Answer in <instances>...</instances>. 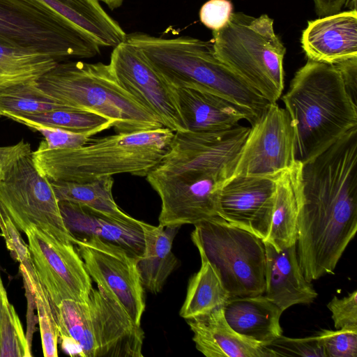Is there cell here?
I'll list each match as a JSON object with an SVG mask.
<instances>
[{"mask_svg":"<svg viewBox=\"0 0 357 357\" xmlns=\"http://www.w3.org/2000/svg\"><path fill=\"white\" fill-rule=\"evenodd\" d=\"M297 227L305 278L333 274L357 231V127L302 164Z\"/></svg>","mask_w":357,"mask_h":357,"instance_id":"cell-1","label":"cell"},{"mask_svg":"<svg viewBox=\"0 0 357 357\" xmlns=\"http://www.w3.org/2000/svg\"><path fill=\"white\" fill-rule=\"evenodd\" d=\"M250 129L174 132L167 152L146 176L161 200L160 225H195L218 216L220 190L233 174Z\"/></svg>","mask_w":357,"mask_h":357,"instance_id":"cell-2","label":"cell"},{"mask_svg":"<svg viewBox=\"0 0 357 357\" xmlns=\"http://www.w3.org/2000/svg\"><path fill=\"white\" fill-rule=\"evenodd\" d=\"M282 100L294 132L296 159L302 164L357 127L356 102L334 64L308 59Z\"/></svg>","mask_w":357,"mask_h":357,"instance_id":"cell-3","label":"cell"},{"mask_svg":"<svg viewBox=\"0 0 357 357\" xmlns=\"http://www.w3.org/2000/svg\"><path fill=\"white\" fill-rule=\"evenodd\" d=\"M155 70L174 88L207 91L233 103L252 124L270 102L215 56L211 41L190 36L160 38L144 33L126 35Z\"/></svg>","mask_w":357,"mask_h":357,"instance_id":"cell-4","label":"cell"},{"mask_svg":"<svg viewBox=\"0 0 357 357\" xmlns=\"http://www.w3.org/2000/svg\"><path fill=\"white\" fill-rule=\"evenodd\" d=\"M174 135L166 127L116 132L66 149H50L43 141L32 158L50 181L81 182L124 173L146 176L167 152Z\"/></svg>","mask_w":357,"mask_h":357,"instance_id":"cell-5","label":"cell"},{"mask_svg":"<svg viewBox=\"0 0 357 357\" xmlns=\"http://www.w3.org/2000/svg\"><path fill=\"white\" fill-rule=\"evenodd\" d=\"M36 82L59 104L93 112L111 121L116 132L164 127L153 113L119 84L109 64L59 61Z\"/></svg>","mask_w":357,"mask_h":357,"instance_id":"cell-6","label":"cell"},{"mask_svg":"<svg viewBox=\"0 0 357 357\" xmlns=\"http://www.w3.org/2000/svg\"><path fill=\"white\" fill-rule=\"evenodd\" d=\"M212 35L216 57L270 103L277 102L284 86L286 48L275 33L273 20L232 13Z\"/></svg>","mask_w":357,"mask_h":357,"instance_id":"cell-7","label":"cell"},{"mask_svg":"<svg viewBox=\"0 0 357 357\" xmlns=\"http://www.w3.org/2000/svg\"><path fill=\"white\" fill-rule=\"evenodd\" d=\"M0 43L36 50L58 62L93 57L100 46L40 0H0Z\"/></svg>","mask_w":357,"mask_h":357,"instance_id":"cell-8","label":"cell"},{"mask_svg":"<svg viewBox=\"0 0 357 357\" xmlns=\"http://www.w3.org/2000/svg\"><path fill=\"white\" fill-rule=\"evenodd\" d=\"M194 226V245L213 266L230 298L264 294L266 252L261 238L219 216Z\"/></svg>","mask_w":357,"mask_h":357,"instance_id":"cell-9","label":"cell"},{"mask_svg":"<svg viewBox=\"0 0 357 357\" xmlns=\"http://www.w3.org/2000/svg\"><path fill=\"white\" fill-rule=\"evenodd\" d=\"M0 208L19 231L35 227L57 239L75 244L77 239L64 225L52 184L36 167L32 151L4 169L0 178Z\"/></svg>","mask_w":357,"mask_h":357,"instance_id":"cell-10","label":"cell"},{"mask_svg":"<svg viewBox=\"0 0 357 357\" xmlns=\"http://www.w3.org/2000/svg\"><path fill=\"white\" fill-rule=\"evenodd\" d=\"M25 234L33 267L52 304L68 299L86 301L92 279L75 245L35 227Z\"/></svg>","mask_w":357,"mask_h":357,"instance_id":"cell-11","label":"cell"},{"mask_svg":"<svg viewBox=\"0 0 357 357\" xmlns=\"http://www.w3.org/2000/svg\"><path fill=\"white\" fill-rule=\"evenodd\" d=\"M298 162L289 116L277 102L270 103L252 124L231 177H278Z\"/></svg>","mask_w":357,"mask_h":357,"instance_id":"cell-12","label":"cell"},{"mask_svg":"<svg viewBox=\"0 0 357 357\" xmlns=\"http://www.w3.org/2000/svg\"><path fill=\"white\" fill-rule=\"evenodd\" d=\"M109 66L119 84L146 109L164 127L187 131L176 88L150 64L142 52L126 40L113 47Z\"/></svg>","mask_w":357,"mask_h":357,"instance_id":"cell-13","label":"cell"},{"mask_svg":"<svg viewBox=\"0 0 357 357\" xmlns=\"http://www.w3.org/2000/svg\"><path fill=\"white\" fill-rule=\"evenodd\" d=\"M74 245L98 288L114 296L140 325L146 305L137 259L123 248L95 236L77 240Z\"/></svg>","mask_w":357,"mask_h":357,"instance_id":"cell-14","label":"cell"},{"mask_svg":"<svg viewBox=\"0 0 357 357\" xmlns=\"http://www.w3.org/2000/svg\"><path fill=\"white\" fill-rule=\"evenodd\" d=\"M277 177L236 176L222 185L218 216L264 241L269 232Z\"/></svg>","mask_w":357,"mask_h":357,"instance_id":"cell-15","label":"cell"},{"mask_svg":"<svg viewBox=\"0 0 357 357\" xmlns=\"http://www.w3.org/2000/svg\"><path fill=\"white\" fill-rule=\"evenodd\" d=\"M98 347L97 357H142L144 331L118 299L92 289L86 300Z\"/></svg>","mask_w":357,"mask_h":357,"instance_id":"cell-16","label":"cell"},{"mask_svg":"<svg viewBox=\"0 0 357 357\" xmlns=\"http://www.w3.org/2000/svg\"><path fill=\"white\" fill-rule=\"evenodd\" d=\"M59 206L65 226L77 240L95 236L123 248L137 260L142 256L144 238L140 220L68 201L59 202Z\"/></svg>","mask_w":357,"mask_h":357,"instance_id":"cell-17","label":"cell"},{"mask_svg":"<svg viewBox=\"0 0 357 357\" xmlns=\"http://www.w3.org/2000/svg\"><path fill=\"white\" fill-rule=\"evenodd\" d=\"M301 45L308 59L335 64L357 57V10L309 21Z\"/></svg>","mask_w":357,"mask_h":357,"instance_id":"cell-18","label":"cell"},{"mask_svg":"<svg viewBox=\"0 0 357 357\" xmlns=\"http://www.w3.org/2000/svg\"><path fill=\"white\" fill-rule=\"evenodd\" d=\"M264 241L266 252L264 295L282 312L297 304H310L318 294L301 268L296 244L277 250Z\"/></svg>","mask_w":357,"mask_h":357,"instance_id":"cell-19","label":"cell"},{"mask_svg":"<svg viewBox=\"0 0 357 357\" xmlns=\"http://www.w3.org/2000/svg\"><path fill=\"white\" fill-rule=\"evenodd\" d=\"M196 349L206 357H272L264 345L234 331L227 322L223 307L186 319Z\"/></svg>","mask_w":357,"mask_h":357,"instance_id":"cell-20","label":"cell"},{"mask_svg":"<svg viewBox=\"0 0 357 357\" xmlns=\"http://www.w3.org/2000/svg\"><path fill=\"white\" fill-rule=\"evenodd\" d=\"M187 131L215 132L231 129L250 118L241 109L215 94L189 88H176Z\"/></svg>","mask_w":357,"mask_h":357,"instance_id":"cell-21","label":"cell"},{"mask_svg":"<svg viewBox=\"0 0 357 357\" xmlns=\"http://www.w3.org/2000/svg\"><path fill=\"white\" fill-rule=\"evenodd\" d=\"M223 312L234 331L262 345L282 335L280 320L283 312L264 294L229 298Z\"/></svg>","mask_w":357,"mask_h":357,"instance_id":"cell-22","label":"cell"},{"mask_svg":"<svg viewBox=\"0 0 357 357\" xmlns=\"http://www.w3.org/2000/svg\"><path fill=\"white\" fill-rule=\"evenodd\" d=\"M302 163L283 172L276 180L269 232L264 241L277 250L296 244L298 195L301 185Z\"/></svg>","mask_w":357,"mask_h":357,"instance_id":"cell-23","label":"cell"},{"mask_svg":"<svg viewBox=\"0 0 357 357\" xmlns=\"http://www.w3.org/2000/svg\"><path fill=\"white\" fill-rule=\"evenodd\" d=\"M144 238V251L137 260L144 289L159 293L178 264L172 243L178 227L153 226L140 220Z\"/></svg>","mask_w":357,"mask_h":357,"instance_id":"cell-24","label":"cell"},{"mask_svg":"<svg viewBox=\"0 0 357 357\" xmlns=\"http://www.w3.org/2000/svg\"><path fill=\"white\" fill-rule=\"evenodd\" d=\"M91 36L100 47H114L126 33L98 0H40Z\"/></svg>","mask_w":357,"mask_h":357,"instance_id":"cell-25","label":"cell"},{"mask_svg":"<svg viewBox=\"0 0 357 357\" xmlns=\"http://www.w3.org/2000/svg\"><path fill=\"white\" fill-rule=\"evenodd\" d=\"M63 351L71 356L97 357L91 312L87 301L63 300L53 305Z\"/></svg>","mask_w":357,"mask_h":357,"instance_id":"cell-26","label":"cell"},{"mask_svg":"<svg viewBox=\"0 0 357 357\" xmlns=\"http://www.w3.org/2000/svg\"><path fill=\"white\" fill-rule=\"evenodd\" d=\"M199 255L200 268L189 280L185 298L179 312L185 319L223 307L230 298L213 266L204 256Z\"/></svg>","mask_w":357,"mask_h":357,"instance_id":"cell-27","label":"cell"},{"mask_svg":"<svg viewBox=\"0 0 357 357\" xmlns=\"http://www.w3.org/2000/svg\"><path fill=\"white\" fill-rule=\"evenodd\" d=\"M57 63L52 56L36 50L0 43V89L37 80Z\"/></svg>","mask_w":357,"mask_h":357,"instance_id":"cell-28","label":"cell"},{"mask_svg":"<svg viewBox=\"0 0 357 357\" xmlns=\"http://www.w3.org/2000/svg\"><path fill=\"white\" fill-rule=\"evenodd\" d=\"M58 200L86 205L105 213L123 216L112 195L114 178L102 176L81 182L50 181Z\"/></svg>","mask_w":357,"mask_h":357,"instance_id":"cell-29","label":"cell"},{"mask_svg":"<svg viewBox=\"0 0 357 357\" xmlns=\"http://www.w3.org/2000/svg\"><path fill=\"white\" fill-rule=\"evenodd\" d=\"M68 107L43 92L36 80L11 85L0 89V117L6 114H31Z\"/></svg>","mask_w":357,"mask_h":357,"instance_id":"cell-30","label":"cell"},{"mask_svg":"<svg viewBox=\"0 0 357 357\" xmlns=\"http://www.w3.org/2000/svg\"><path fill=\"white\" fill-rule=\"evenodd\" d=\"M20 116L38 123L91 137L113 127V123L103 116L70 107Z\"/></svg>","mask_w":357,"mask_h":357,"instance_id":"cell-31","label":"cell"},{"mask_svg":"<svg viewBox=\"0 0 357 357\" xmlns=\"http://www.w3.org/2000/svg\"><path fill=\"white\" fill-rule=\"evenodd\" d=\"M20 271L25 289L31 293L37 310L43 356L56 357L58 356L59 333L53 304L36 272L29 274L22 265H20Z\"/></svg>","mask_w":357,"mask_h":357,"instance_id":"cell-32","label":"cell"},{"mask_svg":"<svg viewBox=\"0 0 357 357\" xmlns=\"http://www.w3.org/2000/svg\"><path fill=\"white\" fill-rule=\"evenodd\" d=\"M31 345L0 275V357L31 356Z\"/></svg>","mask_w":357,"mask_h":357,"instance_id":"cell-33","label":"cell"},{"mask_svg":"<svg viewBox=\"0 0 357 357\" xmlns=\"http://www.w3.org/2000/svg\"><path fill=\"white\" fill-rule=\"evenodd\" d=\"M4 117L40 132L45 139L46 146L50 149L77 148L85 145L91 139V137L88 135L38 123L17 114H6Z\"/></svg>","mask_w":357,"mask_h":357,"instance_id":"cell-34","label":"cell"},{"mask_svg":"<svg viewBox=\"0 0 357 357\" xmlns=\"http://www.w3.org/2000/svg\"><path fill=\"white\" fill-rule=\"evenodd\" d=\"M265 347L272 357H326L318 335L303 338H291L282 335Z\"/></svg>","mask_w":357,"mask_h":357,"instance_id":"cell-35","label":"cell"},{"mask_svg":"<svg viewBox=\"0 0 357 357\" xmlns=\"http://www.w3.org/2000/svg\"><path fill=\"white\" fill-rule=\"evenodd\" d=\"M317 335L326 357L357 356V329H324Z\"/></svg>","mask_w":357,"mask_h":357,"instance_id":"cell-36","label":"cell"},{"mask_svg":"<svg viewBox=\"0 0 357 357\" xmlns=\"http://www.w3.org/2000/svg\"><path fill=\"white\" fill-rule=\"evenodd\" d=\"M0 229L12 257L20 262L29 273L35 271L28 245L23 241L19 230L8 215L0 208Z\"/></svg>","mask_w":357,"mask_h":357,"instance_id":"cell-37","label":"cell"},{"mask_svg":"<svg viewBox=\"0 0 357 357\" xmlns=\"http://www.w3.org/2000/svg\"><path fill=\"white\" fill-rule=\"evenodd\" d=\"M336 329H357V291L339 298L334 296L327 304Z\"/></svg>","mask_w":357,"mask_h":357,"instance_id":"cell-38","label":"cell"},{"mask_svg":"<svg viewBox=\"0 0 357 357\" xmlns=\"http://www.w3.org/2000/svg\"><path fill=\"white\" fill-rule=\"evenodd\" d=\"M232 8V3L229 0H209L200 8V21L212 31L218 30L229 20Z\"/></svg>","mask_w":357,"mask_h":357,"instance_id":"cell-39","label":"cell"},{"mask_svg":"<svg viewBox=\"0 0 357 357\" xmlns=\"http://www.w3.org/2000/svg\"><path fill=\"white\" fill-rule=\"evenodd\" d=\"M334 65L339 70L348 92L356 102L357 57L344 60Z\"/></svg>","mask_w":357,"mask_h":357,"instance_id":"cell-40","label":"cell"},{"mask_svg":"<svg viewBox=\"0 0 357 357\" xmlns=\"http://www.w3.org/2000/svg\"><path fill=\"white\" fill-rule=\"evenodd\" d=\"M31 151L30 144L22 139L18 143L0 146V178L7 166L19 156Z\"/></svg>","mask_w":357,"mask_h":357,"instance_id":"cell-41","label":"cell"},{"mask_svg":"<svg viewBox=\"0 0 357 357\" xmlns=\"http://www.w3.org/2000/svg\"><path fill=\"white\" fill-rule=\"evenodd\" d=\"M347 0H314L316 13L323 17L340 11Z\"/></svg>","mask_w":357,"mask_h":357,"instance_id":"cell-42","label":"cell"},{"mask_svg":"<svg viewBox=\"0 0 357 357\" xmlns=\"http://www.w3.org/2000/svg\"><path fill=\"white\" fill-rule=\"evenodd\" d=\"M100 2L104 3L111 10H114L121 7L124 0H98Z\"/></svg>","mask_w":357,"mask_h":357,"instance_id":"cell-43","label":"cell"},{"mask_svg":"<svg viewBox=\"0 0 357 357\" xmlns=\"http://www.w3.org/2000/svg\"><path fill=\"white\" fill-rule=\"evenodd\" d=\"M344 5L351 10H356V0H347Z\"/></svg>","mask_w":357,"mask_h":357,"instance_id":"cell-44","label":"cell"}]
</instances>
